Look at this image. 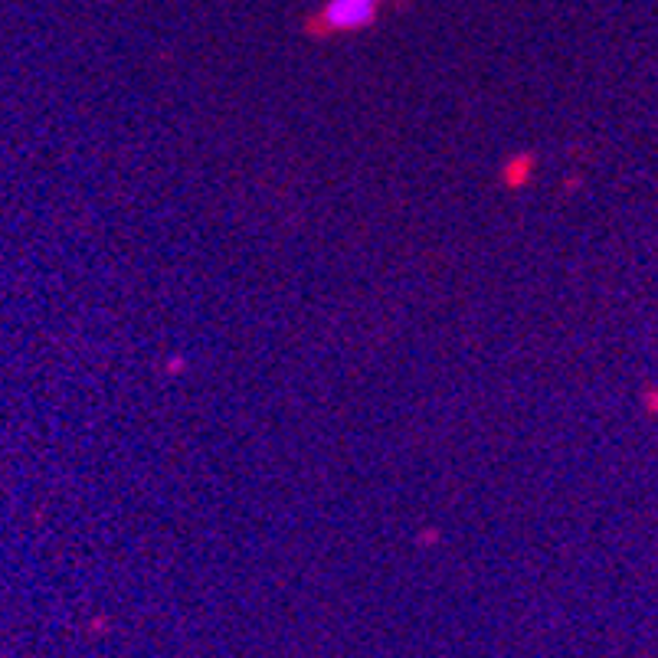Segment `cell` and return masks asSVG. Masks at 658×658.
<instances>
[{"instance_id":"cell-1","label":"cell","mask_w":658,"mask_h":658,"mask_svg":"<svg viewBox=\"0 0 658 658\" xmlns=\"http://www.w3.org/2000/svg\"><path fill=\"white\" fill-rule=\"evenodd\" d=\"M380 0H328V7L321 10V27L328 33H351L367 27L377 17Z\"/></svg>"}]
</instances>
